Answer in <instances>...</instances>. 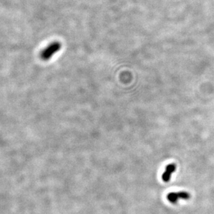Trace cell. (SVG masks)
I'll return each mask as SVG.
<instances>
[{"label":"cell","mask_w":214,"mask_h":214,"mask_svg":"<svg viewBox=\"0 0 214 214\" xmlns=\"http://www.w3.org/2000/svg\"><path fill=\"white\" fill-rule=\"evenodd\" d=\"M190 198L191 195L186 191L171 192L167 195V200L173 204H175L179 200H188Z\"/></svg>","instance_id":"cell-2"},{"label":"cell","mask_w":214,"mask_h":214,"mask_svg":"<svg viewBox=\"0 0 214 214\" xmlns=\"http://www.w3.org/2000/svg\"><path fill=\"white\" fill-rule=\"evenodd\" d=\"M176 170V165L175 163H169L167 166L164 173L162 175V180L165 182H168L170 180L171 175Z\"/></svg>","instance_id":"cell-3"},{"label":"cell","mask_w":214,"mask_h":214,"mask_svg":"<svg viewBox=\"0 0 214 214\" xmlns=\"http://www.w3.org/2000/svg\"><path fill=\"white\" fill-rule=\"evenodd\" d=\"M62 44L59 42H54L50 44L49 46L42 51L40 54V57L43 60H48L54 56V54H56L58 51H60Z\"/></svg>","instance_id":"cell-1"}]
</instances>
